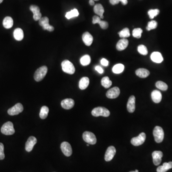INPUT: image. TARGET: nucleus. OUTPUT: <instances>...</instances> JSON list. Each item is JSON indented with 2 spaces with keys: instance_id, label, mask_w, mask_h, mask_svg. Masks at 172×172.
<instances>
[{
  "instance_id": "1",
  "label": "nucleus",
  "mask_w": 172,
  "mask_h": 172,
  "mask_svg": "<svg viewBox=\"0 0 172 172\" xmlns=\"http://www.w3.org/2000/svg\"><path fill=\"white\" fill-rule=\"evenodd\" d=\"M91 114L93 116L99 117L101 116L107 117L110 115V112L107 109L104 107H97L92 110Z\"/></svg>"
},
{
  "instance_id": "2",
  "label": "nucleus",
  "mask_w": 172,
  "mask_h": 172,
  "mask_svg": "<svg viewBox=\"0 0 172 172\" xmlns=\"http://www.w3.org/2000/svg\"><path fill=\"white\" fill-rule=\"evenodd\" d=\"M62 69L64 72L69 74L72 75L75 72V68L71 62L65 60L62 62Z\"/></svg>"
},
{
  "instance_id": "3",
  "label": "nucleus",
  "mask_w": 172,
  "mask_h": 172,
  "mask_svg": "<svg viewBox=\"0 0 172 172\" xmlns=\"http://www.w3.org/2000/svg\"><path fill=\"white\" fill-rule=\"evenodd\" d=\"M48 70V67L45 66H41L37 69L34 75V78L35 80L37 82L41 81L47 75Z\"/></svg>"
},
{
  "instance_id": "4",
  "label": "nucleus",
  "mask_w": 172,
  "mask_h": 172,
  "mask_svg": "<svg viewBox=\"0 0 172 172\" xmlns=\"http://www.w3.org/2000/svg\"><path fill=\"white\" fill-rule=\"evenodd\" d=\"M1 132L5 135H13L15 133L13 123L11 121L5 123L1 128Z\"/></svg>"
},
{
  "instance_id": "5",
  "label": "nucleus",
  "mask_w": 172,
  "mask_h": 172,
  "mask_svg": "<svg viewBox=\"0 0 172 172\" xmlns=\"http://www.w3.org/2000/svg\"><path fill=\"white\" fill-rule=\"evenodd\" d=\"M153 135L155 141L157 143H161L164 138V131L163 128L160 126H156L153 131Z\"/></svg>"
},
{
  "instance_id": "6",
  "label": "nucleus",
  "mask_w": 172,
  "mask_h": 172,
  "mask_svg": "<svg viewBox=\"0 0 172 172\" xmlns=\"http://www.w3.org/2000/svg\"><path fill=\"white\" fill-rule=\"evenodd\" d=\"M83 139L86 143L88 144H96L97 143V139L94 134L90 131H85L83 134Z\"/></svg>"
},
{
  "instance_id": "7",
  "label": "nucleus",
  "mask_w": 172,
  "mask_h": 172,
  "mask_svg": "<svg viewBox=\"0 0 172 172\" xmlns=\"http://www.w3.org/2000/svg\"><path fill=\"white\" fill-rule=\"evenodd\" d=\"M146 140V134L145 133H142L140 134L139 136L136 137L131 139V143L133 146H140L143 144Z\"/></svg>"
},
{
  "instance_id": "8",
  "label": "nucleus",
  "mask_w": 172,
  "mask_h": 172,
  "mask_svg": "<svg viewBox=\"0 0 172 172\" xmlns=\"http://www.w3.org/2000/svg\"><path fill=\"white\" fill-rule=\"evenodd\" d=\"M23 110V105L20 103H18L8 110V113L9 115L11 116L17 115L22 112Z\"/></svg>"
},
{
  "instance_id": "9",
  "label": "nucleus",
  "mask_w": 172,
  "mask_h": 172,
  "mask_svg": "<svg viewBox=\"0 0 172 172\" xmlns=\"http://www.w3.org/2000/svg\"><path fill=\"white\" fill-rule=\"evenodd\" d=\"M61 149L63 154L66 156H70L72 154V149L70 143L66 142H64L61 143Z\"/></svg>"
},
{
  "instance_id": "10",
  "label": "nucleus",
  "mask_w": 172,
  "mask_h": 172,
  "mask_svg": "<svg viewBox=\"0 0 172 172\" xmlns=\"http://www.w3.org/2000/svg\"><path fill=\"white\" fill-rule=\"evenodd\" d=\"M116 150L115 148L113 146L109 147L106 150V153L105 155V160L107 162H109L112 159L114 155L116 154Z\"/></svg>"
},
{
  "instance_id": "11",
  "label": "nucleus",
  "mask_w": 172,
  "mask_h": 172,
  "mask_svg": "<svg viewBox=\"0 0 172 172\" xmlns=\"http://www.w3.org/2000/svg\"><path fill=\"white\" fill-rule=\"evenodd\" d=\"M120 94V88L117 87L109 89L107 93L106 96L109 99H115L119 96Z\"/></svg>"
},
{
  "instance_id": "12",
  "label": "nucleus",
  "mask_w": 172,
  "mask_h": 172,
  "mask_svg": "<svg viewBox=\"0 0 172 172\" xmlns=\"http://www.w3.org/2000/svg\"><path fill=\"white\" fill-rule=\"evenodd\" d=\"M30 10L33 13V18L35 21H39L42 18V14L38 6L32 5L30 7Z\"/></svg>"
},
{
  "instance_id": "13",
  "label": "nucleus",
  "mask_w": 172,
  "mask_h": 172,
  "mask_svg": "<svg viewBox=\"0 0 172 172\" xmlns=\"http://www.w3.org/2000/svg\"><path fill=\"white\" fill-rule=\"evenodd\" d=\"M37 143V139L34 136H30L27 140L26 143V150L28 152H30L33 150L35 144Z\"/></svg>"
},
{
  "instance_id": "14",
  "label": "nucleus",
  "mask_w": 172,
  "mask_h": 172,
  "mask_svg": "<svg viewBox=\"0 0 172 172\" xmlns=\"http://www.w3.org/2000/svg\"><path fill=\"white\" fill-rule=\"evenodd\" d=\"M163 152L159 151H155L152 152V156L153 159V162L155 165H159L162 161V158L163 157Z\"/></svg>"
},
{
  "instance_id": "15",
  "label": "nucleus",
  "mask_w": 172,
  "mask_h": 172,
  "mask_svg": "<svg viewBox=\"0 0 172 172\" xmlns=\"http://www.w3.org/2000/svg\"><path fill=\"white\" fill-rule=\"evenodd\" d=\"M61 105L63 108L66 109H70L74 106L75 101L71 99H65L61 101Z\"/></svg>"
},
{
  "instance_id": "16",
  "label": "nucleus",
  "mask_w": 172,
  "mask_h": 172,
  "mask_svg": "<svg viewBox=\"0 0 172 172\" xmlns=\"http://www.w3.org/2000/svg\"><path fill=\"white\" fill-rule=\"evenodd\" d=\"M127 110L129 112L133 113L135 109V97L131 96L128 100L127 105Z\"/></svg>"
},
{
  "instance_id": "17",
  "label": "nucleus",
  "mask_w": 172,
  "mask_h": 172,
  "mask_svg": "<svg viewBox=\"0 0 172 172\" xmlns=\"http://www.w3.org/2000/svg\"><path fill=\"white\" fill-rule=\"evenodd\" d=\"M83 41L87 46H90L93 41V36L89 32H86L82 35Z\"/></svg>"
},
{
  "instance_id": "18",
  "label": "nucleus",
  "mask_w": 172,
  "mask_h": 172,
  "mask_svg": "<svg viewBox=\"0 0 172 172\" xmlns=\"http://www.w3.org/2000/svg\"><path fill=\"white\" fill-rule=\"evenodd\" d=\"M129 41L127 39L122 38L120 40L116 45V48L118 51L124 50L128 47Z\"/></svg>"
},
{
  "instance_id": "19",
  "label": "nucleus",
  "mask_w": 172,
  "mask_h": 172,
  "mask_svg": "<svg viewBox=\"0 0 172 172\" xmlns=\"http://www.w3.org/2000/svg\"><path fill=\"white\" fill-rule=\"evenodd\" d=\"M151 97L152 101L156 103H159L162 100V94L160 91L157 90H155L152 92Z\"/></svg>"
},
{
  "instance_id": "20",
  "label": "nucleus",
  "mask_w": 172,
  "mask_h": 172,
  "mask_svg": "<svg viewBox=\"0 0 172 172\" xmlns=\"http://www.w3.org/2000/svg\"><path fill=\"white\" fill-rule=\"evenodd\" d=\"M151 58L152 61L156 63H162L164 60L162 54L158 52L152 53L151 55Z\"/></svg>"
},
{
  "instance_id": "21",
  "label": "nucleus",
  "mask_w": 172,
  "mask_h": 172,
  "mask_svg": "<svg viewBox=\"0 0 172 172\" xmlns=\"http://www.w3.org/2000/svg\"><path fill=\"white\" fill-rule=\"evenodd\" d=\"M94 12L96 14L99 15L100 19H103V14L104 13V9L103 7L101 4H97L94 7Z\"/></svg>"
},
{
  "instance_id": "22",
  "label": "nucleus",
  "mask_w": 172,
  "mask_h": 172,
  "mask_svg": "<svg viewBox=\"0 0 172 172\" xmlns=\"http://www.w3.org/2000/svg\"><path fill=\"white\" fill-rule=\"evenodd\" d=\"M136 75L141 78H146L148 77L150 73L148 70L146 69H139L135 72Z\"/></svg>"
},
{
  "instance_id": "23",
  "label": "nucleus",
  "mask_w": 172,
  "mask_h": 172,
  "mask_svg": "<svg viewBox=\"0 0 172 172\" xmlns=\"http://www.w3.org/2000/svg\"><path fill=\"white\" fill-rule=\"evenodd\" d=\"M23 32L22 29L20 28H17L14 32V36L17 41H21L23 38Z\"/></svg>"
},
{
  "instance_id": "24",
  "label": "nucleus",
  "mask_w": 172,
  "mask_h": 172,
  "mask_svg": "<svg viewBox=\"0 0 172 172\" xmlns=\"http://www.w3.org/2000/svg\"><path fill=\"white\" fill-rule=\"evenodd\" d=\"M90 83V79L88 77H83L80 79L79 82V88L80 90H85Z\"/></svg>"
},
{
  "instance_id": "25",
  "label": "nucleus",
  "mask_w": 172,
  "mask_h": 172,
  "mask_svg": "<svg viewBox=\"0 0 172 172\" xmlns=\"http://www.w3.org/2000/svg\"><path fill=\"white\" fill-rule=\"evenodd\" d=\"M172 168V162L169 163H164L163 165L160 166L157 168V172H166L170 169Z\"/></svg>"
},
{
  "instance_id": "26",
  "label": "nucleus",
  "mask_w": 172,
  "mask_h": 172,
  "mask_svg": "<svg viewBox=\"0 0 172 172\" xmlns=\"http://www.w3.org/2000/svg\"><path fill=\"white\" fill-rule=\"evenodd\" d=\"M3 26L6 29H10L12 28L14 24V21L12 17H7L5 18L3 21Z\"/></svg>"
},
{
  "instance_id": "27",
  "label": "nucleus",
  "mask_w": 172,
  "mask_h": 172,
  "mask_svg": "<svg viewBox=\"0 0 172 172\" xmlns=\"http://www.w3.org/2000/svg\"><path fill=\"white\" fill-rule=\"evenodd\" d=\"M49 112V109L47 106H44L42 107L40 112V117L42 119L47 118Z\"/></svg>"
},
{
  "instance_id": "28",
  "label": "nucleus",
  "mask_w": 172,
  "mask_h": 172,
  "mask_svg": "<svg viewBox=\"0 0 172 172\" xmlns=\"http://www.w3.org/2000/svg\"><path fill=\"white\" fill-rule=\"evenodd\" d=\"M124 69V66L122 64L115 65L112 68V71L115 74H120L123 72Z\"/></svg>"
},
{
  "instance_id": "29",
  "label": "nucleus",
  "mask_w": 172,
  "mask_h": 172,
  "mask_svg": "<svg viewBox=\"0 0 172 172\" xmlns=\"http://www.w3.org/2000/svg\"><path fill=\"white\" fill-rule=\"evenodd\" d=\"M101 85L105 88H108L111 87L112 85V81L108 77H105L101 79Z\"/></svg>"
},
{
  "instance_id": "30",
  "label": "nucleus",
  "mask_w": 172,
  "mask_h": 172,
  "mask_svg": "<svg viewBox=\"0 0 172 172\" xmlns=\"http://www.w3.org/2000/svg\"><path fill=\"white\" fill-rule=\"evenodd\" d=\"M80 62L81 64L83 66L88 65L91 63V57L89 55H84L81 58H80Z\"/></svg>"
},
{
  "instance_id": "31",
  "label": "nucleus",
  "mask_w": 172,
  "mask_h": 172,
  "mask_svg": "<svg viewBox=\"0 0 172 172\" xmlns=\"http://www.w3.org/2000/svg\"><path fill=\"white\" fill-rule=\"evenodd\" d=\"M78 15H79V13L78 12V10L74 9L70 11V12L66 13V17L68 19H70L72 18L78 17Z\"/></svg>"
},
{
  "instance_id": "32",
  "label": "nucleus",
  "mask_w": 172,
  "mask_h": 172,
  "mask_svg": "<svg viewBox=\"0 0 172 172\" xmlns=\"http://www.w3.org/2000/svg\"><path fill=\"white\" fill-rule=\"evenodd\" d=\"M156 87L159 89L163 91H166L168 89V86L164 82L161 81H158L156 83Z\"/></svg>"
},
{
  "instance_id": "33",
  "label": "nucleus",
  "mask_w": 172,
  "mask_h": 172,
  "mask_svg": "<svg viewBox=\"0 0 172 172\" xmlns=\"http://www.w3.org/2000/svg\"><path fill=\"white\" fill-rule=\"evenodd\" d=\"M119 36L121 38H126L130 36V31L128 28H125L119 33Z\"/></svg>"
},
{
  "instance_id": "34",
  "label": "nucleus",
  "mask_w": 172,
  "mask_h": 172,
  "mask_svg": "<svg viewBox=\"0 0 172 172\" xmlns=\"http://www.w3.org/2000/svg\"><path fill=\"white\" fill-rule=\"evenodd\" d=\"M138 51L141 55L146 56L148 54V50L146 47L145 45H139L137 48Z\"/></svg>"
},
{
  "instance_id": "35",
  "label": "nucleus",
  "mask_w": 172,
  "mask_h": 172,
  "mask_svg": "<svg viewBox=\"0 0 172 172\" xmlns=\"http://www.w3.org/2000/svg\"><path fill=\"white\" fill-rule=\"evenodd\" d=\"M143 30L141 28H137L134 29L133 31V35L136 38H140L142 36Z\"/></svg>"
},
{
  "instance_id": "36",
  "label": "nucleus",
  "mask_w": 172,
  "mask_h": 172,
  "mask_svg": "<svg viewBox=\"0 0 172 172\" xmlns=\"http://www.w3.org/2000/svg\"><path fill=\"white\" fill-rule=\"evenodd\" d=\"M160 13V11L158 9H151L148 12V15L150 19H153L155 17H156Z\"/></svg>"
},
{
  "instance_id": "37",
  "label": "nucleus",
  "mask_w": 172,
  "mask_h": 172,
  "mask_svg": "<svg viewBox=\"0 0 172 172\" xmlns=\"http://www.w3.org/2000/svg\"><path fill=\"white\" fill-rule=\"evenodd\" d=\"M157 26V23L155 21H151L148 23L146 27L147 30L150 31L152 29H155Z\"/></svg>"
},
{
  "instance_id": "38",
  "label": "nucleus",
  "mask_w": 172,
  "mask_h": 172,
  "mask_svg": "<svg viewBox=\"0 0 172 172\" xmlns=\"http://www.w3.org/2000/svg\"><path fill=\"white\" fill-rule=\"evenodd\" d=\"M39 24L42 27L44 26L45 25L49 24V19L47 17L41 18L39 20Z\"/></svg>"
},
{
  "instance_id": "39",
  "label": "nucleus",
  "mask_w": 172,
  "mask_h": 172,
  "mask_svg": "<svg viewBox=\"0 0 172 172\" xmlns=\"http://www.w3.org/2000/svg\"><path fill=\"white\" fill-rule=\"evenodd\" d=\"M5 155L4 153V146L1 143H0V160L5 159Z\"/></svg>"
},
{
  "instance_id": "40",
  "label": "nucleus",
  "mask_w": 172,
  "mask_h": 172,
  "mask_svg": "<svg viewBox=\"0 0 172 172\" xmlns=\"http://www.w3.org/2000/svg\"><path fill=\"white\" fill-rule=\"evenodd\" d=\"M99 25L100 26V27L103 29H106L108 28V23L106 21H101L99 23Z\"/></svg>"
},
{
  "instance_id": "41",
  "label": "nucleus",
  "mask_w": 172,
  "mask_h": 172,
  "mask_svg": "<svg viewBox=\"0 0 172 172\" xmlns=\"http://www.w3.org/2000/svg\"><path fill=\"white\" fill-rule=\"evenodd\" d=\"M44 30H47L49 32H53L54 30V27L53 26H50L49 24L45 25L44 26L42 27Z\"/></svg>"
},
{
  "instance_id": "42",
  "label": "nucleus",
  "mask_w": 172,
  "mask_h": 172,
  "mask_svg": "<svg viewBox=\"0 0 172 172\" xmlns=\"http://www.w3.org/2000/svg\"><path fill=\"white\" fill-rule=\"evenodd\" d=\"M101 21V19L99 17L95 15L93 17V20H92V23L93 24H96V23H100Z\"/></svg>"
},
{
  "instance_id": "43",
  "label": "nucleus",
  "mask_w": 172,
  "mask_h": 172,
  "mask_svg": "<svg viewBox=\"0 0 172 172\" xmlns=\"http://www.w3.org/2000/svg\"><path fill=\"white\" fill-rule=\"evenodd\" d=\"M100 63L102 65L105 66H107L109 65V61L105 58H103L100 61Z\"/></svg>"
},
{
  "instance_id": "44",
  "label": "nucleus",
  "mask_w": 172,
  "mask_h": 172,
  "mask_svg": "<svg viewBox=\"0 0 172 172\" xmlns=\"http://www.w3.org/2000/svg\"><path fill=\"white\" fill-rule=\"evenodd\" d=\"M95 69L96 70L98 71L100 74H103V69L100 66H95Z\"/></svg>"
},
{
  "instance_id": "45",
  "label": "nucleus",
  "mask_w": 172,
  "mask_h": 172,
  "mask_svg": "<svg viewBox=\"0 0 172 172\" xmlns=\"http://www.w3.org/2000/svg\"><path fill=\"white\" fill-rule=\"evenodd\" d=\"M109 2L112 5H116L119 4L120 0H109Z\"/></svg>"
},
{
  "instance_id": "46",
  "label": "nucleus",
  "mask_w": 172,
  "mask_h": 172,
  "mask_svg": "<svg viewBox=\"0 0 172 172\" xmlns=\"http://www.w3.org/2000/svg\"><path fill=\"white\" fill-rule=\"evenodd\" d=\"M120 1L121 2L122 5H126L128 4V1L127 0H120Z\"/></svg>"
},
{
  "instance_id": "47",
  "label": "nucleus",
  "mask_w": 172,
  "mask_h": 172,
  "mask_svg": "<svg viewBox=\"0 0 172 172\" xmlns=\"http://www.w3.org/2000/svg\"><path fill=\"white\" fill-rule=\"evenodd\" d=\"M89 4H90V5H91V6H93V5H95L94 1H93V0H90Z\"/></svg>"
},
{
  "instance_id": "48",
  "label": "nucleus",
  "mask_w": 172,
  "mask_h": 172,
  "mask_svg": "<svg viewBox=\"0 0 172 172\" xmlns=\"http://www.w3.org/2000/svg\"><path fill=\"white\" fill-rule=\"evenodd\" d=\"M130 172H139V171L138 170H136L135 171H131Z\"/></svg>"
},
{
  "instance_id": "49",
  "label": "nucleus",
  "mask_w": 172,
  "mask_h": 172,
  "mask_svg": "<svg viewBox=\"0 0 172 172\" xmlns=\"http://www.w3.org/2000/svg\"><path fill=\"white\" fill-rule=\"evenodd\" d=\"M4 1V0H0V4H1V3H2V1Z\"/></svg>"
},
{
  "instance_id": "50",
  "label": "nucleus",
  "mask_w": 172,
  "mask_h": 172,
  "mask_svg": "<svg viewBox=\"0 0 172 172\" xmlns=\"http://www.w3.org/2000/svg\"><path fill=\"white\" fill-rule=\"evenodd\" d=\"M87 146H89V144H87Z\"/></svg>"
}]
</instances>
